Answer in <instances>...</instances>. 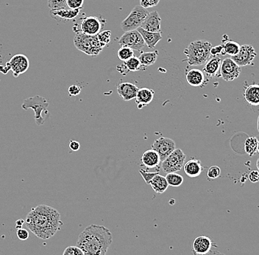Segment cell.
I'll return each mask as SVG.
<instances>
[{
    "label": "cell",
    "mask_w": 259,
    "mask_h": 255,
    "mask_svg": "<svg viewBox=\"0 0 259 255\" xmlns=\"http://www.w3.org/2000/svg\"><path fill=\"white\" fill-rule=\"evenodd\" d=\"M116 68H117L118 72H119V73L122 74V75H126L129 72V70L127 69L125 65H119L116 67Z\"/></svg>",
    "instance_id": "obj_44"
},
{
    "label": "cell",
    "mask_w": 259,
    "mask_h": 255,
    "mask_svg": "<svg viewBox=\"0 0 259 255\" xmlns=\"http://www.w3.org/2000/svg\"><path fill=\"white\" fill-rule=\"evenodd\" d=\"M257 129L259 132V118H258V120H257Z\"/></svg>",
    "instance_id": "obj_47"
},
{
    "label": "cell",
    "mask_w": 259,
    "mask_h": 255,
    "mask_svg": "<svg viewBox=\"0 0 259 255\" xmlns=\"http://www.w3.org/2000/svg\"><path fill=\"white\" fill-rule=\"evenodd\" d=\"M25 223L27 227L41 240L53 237L63 224L59 212L45 204L32 208L27 216Z\"/></svg>",
    "instance_id": "obj_1"
},
{
    "label": "cell",
    "mask_w": 259,
    "mask_h": 255,
    "mask_svg": "<svg viewBox=\"0 0 259 255\" xmlns=\"http://www.w3.org/2000/svg\"><path fill=\"white\" fill-rule=\"evenodd\" d=\"M98 38L100 41L101 45L103 48L106 45H109L111 41V36H112V32L110 31H102L100 34H98Z\"/></svg>",
    "instance_id": "obj_32"
},
{
    "label": "cell",
    "mask_w": 259,
    "mask_h": 255,
    "mask_svg": "<svg viewBox=\"0 0 259 255\" xmlns=\"http://www.w3.org/2000/svg\"><path fill=\"white\" fill-rule=\"evenodd\" d=\"M63 255H85V254L78 246H71L64 250Z\"/></svg>",
    "instance_id": "obj_36"
},
{
    "label": "cell",
    "mask_w": 259,
    "mask_h": 255,
    "mask_svg": "<svg viewBox=\"0 0 259 255\" xmlns=\"http://www.w3.org/2000/svg\"><path fill=\"white\" fill-rule=\"evenodd\" d=\"M155 91L149 88H139L136 93V102L138 109H141L150 103L154 98Z\"/></svg>",
    "instance_id": "obj_20"
},
{
    "label": "cell",
    "mask_w": 259,
    "mask_h": 255,
    "mask_svg": "<svg viewBox=\"0 0 259 255\" xmlns=\"http://www.w3.org/2000/svg\"><path fill=\"white\" fill-rule=\"evenodd\" d=\"M161 25H162V18L160 15L157 11H154L149 13L141 28L149 32H162Z\"/></svg>",
    "instance_id": "obj_16"
},
{
    "label": "cell",
    "mask_w": 259,
    "mask_h": 255,
    "mask_svg": "<svg viewBox=\"0 0 259 255\" xmlns=\"http://www.w3.org/2000/svg\"><path fill=\"white\" fill-rule=\"evenodd\" d=\"M159 56V51H155L153 52H142L139 55V59L141 64L145 68L154 65L157 61Z\"/></svg>",
    "instance_id": "obj_26"
},
{
    "label": "cell",
    "mask_w": 259,
    "mask_h": 255,
    "mask_svg": "<svg viewBox=\"0 0 259 255\" xmlns=\"http://www.w3.org/2000/svg\"><path fill=\"white\" fill-rule=\"evenodd\" d=\"M160 1L161 0H139L141 6L146 9L156 6Z\"/></svg>",
    "instance_id": "obj_38"
},
{
    "label": "cell",
    "mask_w": 259,
    "mask_h": 255,
    "mask_svg": "<svg viewBox=\"0 0 259 255\" xmlns=\"http://www.w3.org/2000/svg\"><path fill=\"white\" fill-rule=\"evenodd\" d=\"M81 10H72L69 8L50 10V16L59 22H69L79 16Z\"/></svg>",
    "instance_id": "obj_14"
},
{
    "label": "cell",
    "mask_w": 259,
    "mask_h": 255,
    "mask_svg": "<svg viewBox=\"0 0 259 255\" xmlns=\"http://www.w3.org/2000/svg\"><path fill=\"white\" fill-rule=\"evenodd\" d=\"M186 156L184 152L176 148L168 157L162 162V168L165 173H176L183 168Z\"/></svg>",
    "instance_id": "obj_8"
},
{
    "label": "cell",
    "mask_w": 259,
    "mask_h": 255,
    "mask_svg": "<svg viewBox=\"0 0 259 255\" xmlns=\"http://www.w3.org/2000/svg\"><path fill=\"white\" fill-rule=\"evenodd\" d=\"M220 55H226L224 51H223V45L212 47L211 49H210V55L211 56H220Z\"/></svg>",
    "instance_id": "obj_39"
},
{
    "label": "cell",
    "mask_w": 259,
    "mask_h": 255,
    "mask_svg": "<svg viewBox=\"0 0 259 255\" xmlns=\"http://www.w3.org/2000/svg\"><path fill=\"white\" fill-rule=\"evenodd\" d=\"M124 65L129 70V72H137V71L146 70V68L141 64L140 61L137 57L133 56L130 59L127 60L124 62Z\"/></svg>",
    "instance_id": "obj_27"
},
{
    "label": "cell",
    "mask_w": 259,
    "mask_h": 255,
    "mask_svg": "<svg viewBox=\"0 0 259 255\" xmlns=\"http://www.w3.org/2000/svg\"><path fill=\"white\" fill-rule=\"evenodd\" d=\"M258 152H259V144H258Z\"/></svg>",
    "instance_id": "obj_49"
},
{
    "label": "cell",
    "mask_w": 259,
    "mask_h": 255,
    "mask_svg": "<svg viewBox=\"0 0 259 255\" xmlns=\"http://www.w3.org/2000/svg\"><path fill=\"white\" fill-rule=\"evenodd\" d=\"M211 48L212 45L209 41L202 40L192 41L183 51L186 58L183 60V61L187 62L190 66H201L205 65L211 56Z\"/></svg>",
    "instance_id": "obj_3"
},
{
    "label": "cell",
    "mask_w": 259,
    "mask_h": 255,
    "mask_svg": "<svg viewBox=\"0 0 259 255\" xmlns=\"http://www.w3.org/2000/svg\"><path fill=\"white\" fill-rule=\"evenodd\" d=\"M139 88L129 82H121L117 85V92L125 101H131L136 96Z\"/></svg>",
    "instance_id": "obj_17"
},
{
    "label": "cell",
    "mask_w": 259,
    "mask_h": 255,
    "mask_svg": "<svg viewBox=\"0 0 259 255\" xmlns=\"http://www.w3.org/2000/svg\"><path fill=\"white\" fill-rule=\"evenodd\" d=\"M9 70L12 71L15 78L28 71L30 67V61L28 57L23 54H17L14 55L6 64Z\"/></svg>",
    "instance_id": "obj_10"
},
{
    "label": "cell",
    "mask_w": 259,
    "mask_h": 255,
    "mask_svg": "<svg viewBox=\"0 0 259 255\" xmlns=\"http://www.w3.org/2000/svg\"><path fill=\"white\" fill-rule=\"evenodd\" d=\"M194 255H226L224 254L221 253V252H217V251L210 250V252L208 253L205 254V255H197V254H194Z\"/></svg>",
    "instance_id": "obj_45"
},
{
    "label": "cell",
    "mask_w": 259,
    "mask_h": 255,
    "mask_svg": "<svg viewBox=\"0 0 259 255\" xmlns=\"http://www.w3.org/2000/svg\"><path fill=\"white\" fill-rule=\"evenodd\" d=\"M16 236L19 240H26L29 238V232L27 229L20 228V229H17Z\"/></svg>",
    "instance_id": "obj_40"
},
{
    "label": "cell",
    "mask_w": 259,
    "mask_h": 255,
    "mask_svg": "<svg viewBox=\"0 0 259 255\" xmlns=\"http://www.w3.org/2000/svg\"><path fill=\"white\" fill-rule=\"evenodd\" d=\"M49 106L48 101L43 97L39 95H35L32 98H28L24 101L21 108L24 110L27 111L29 109H32L35 113V123L38 125H42L48 119L45 115H43V112L48 114V108Z\"/></svg>",
    "instance_id": "obj_6"
},
{
    "label": "cell",
    "mask_w": 259,
    "mask_h": 255,
    "mask_svg": "<svg viewBox=\"0 0 259 255\" xmlns=\"http://www.w3.org/2000/svg\"><path fill=\"white\" fill-rule=\"evenodd\" d=\"M74 45L78 51L92 57L99 55L104 48L101 45L97 35H85L82 33L75 34Z\"/></svg>",
    "instance_id": "obj_4"
},
{
    "label": "cell",
    "mask_w": 259,
    "mask_h": 255,
    "mask_svg": "<svg viewBox=\"0 0 259 255\" xmlns=\"http://www.w3.org/2000/svg\"><path fill=\"white\" fill-rule=\"evenodd\" d=\"M221 169L218 166H211L208 170L207 176L210 179H215L220 177Z\"/></svg>",
    "instance_id": "obj_34"
},
{
    "label": "cell",
    "mask_w": 259,
    "mask_h": 255,
    "mask_svg": "<svg viewBox=\"0 0 259 255\" xmlns=\"http://www.w3.org/2000/svg\"><path fill=\"white\" fill-rule=\"evenodd\" d=\"M256 167H257L258 170L259 171V159H258L257 162H256Z\"/></svg>",
    "instance_id": "obj_48"
},
{
    "label": "cell",
    "mask_w": 259,
    "mask_h": 255,
    "mask_svg": "<svg viewBox=\"0 0 259 255\" xmlns=\"http://www.w3.org/2000/svg\"><path fill=\"white\" fill-rule=\"evenodd\" d=\"M183 170L189 177L195 178L201 174L204 168L202 166L201 162L199 159L192 158L184 164Z\"/></svg>",
    "instance_id": "obj_21"
},
{
    "label": "cell",
    "mask_w": 259,
    "mask_h": 255,
    "mask_svg": "<svg viewBox=\"0 0 259 255\" xmlns=\"http://www.w3.org/2000/svg\"><path fill=\"white\" fill-rule=\"evenodd\" d=\"M244 98L250 105H259V85L253 84L247 86L244 92Z\"/></svg>",
    "instance_id": "obj_24"
},
{
    "label": "cell",
    "mask_w": 259,
    "mask_h": 255,
    "mask_svg": "<svg viewBox=\"0 0 259 255\" xmlns=\"http://www.w3.org/2000/svg\"><path fill=\"white\" fill-rule=\"evenodd\" d=\"M258 144H259V141L255 136H250L246 139L244 142V150L250 157L254 156L257 152Z\"/></svg>",
    "instance_id": "obj_28"
},
{
    "label": "cell",
    "mask_w": 259,
    "mask_h": 255,
    "mask_svg": "<svg viewBox=\"0 0 259 255\" xmlns=\"http://www.w3.org/2000/svg\"><path fill=\"white\" fill-rule=\"evenodd\" d=\"M112 241L113 236L108 228L92 224L80 234L76 246L85 255H105Z\"/></svg>",
    "instance_id": "obj_2"
},
{
    "label": "cell",
    "mask_w": 259,
    "mask_h": 255,
    "mask_svg": "<svg viewBox=\"0 0 259 255\" xmlns=\"http://www.w3.org/2000/svg\"><path fill=\"white\" fill-rule=\"evenodd\" d=\"M149 185L152 187L153 190L159 194L164 193L169 187L166 178L164 176H161L160 174L156 175L149 182Z\"/></svg>",
    "instance_id": "obj_25"
},
{
    "label": "cell",
    "mask_w": 259,
    "mask_h": 255,
    "mask_svg": "<svg viewBox=\"0 0 259 255\" xmlns=\"http://www.w3.org/2000/svg\"><path fill=\"white\" fill-rule=\"evenodd\" d=\"M25 221L21 220V219H20V220L16 221V225L17 229H20V228L22 227V225L24 224V223H25Z\"/></svg>",
    "instance_id": "obj_46"
},
{
    "label": "cell",
    "mask_w": 259,
    "mask_h": 255,
    "mask_svg": "<svg viewBox=\"0 0 259 255\" xmlns=\"http://www.w3.org/2000/svg\"><path fill=\"white\" fill-rule=\"evenodd\" d=\"M83 4L84 0H66V5L72 10H81Z\"/></svg>",
    "instance_id": "obj_35"
},
{
    "label": "cell",
    "mask_w": 259,
    "mask_h": 255,
    "mask_svg": "<svg viewBox=\"0 0 259 255\" xmlns=\"http://www.w3.org/2000/svg\"><path fill=\"white\" fill-rule=\"evenodd\" d=\"M240 49V45L236 41L228 40L223 44V51H224L226 55H228L231 57L234 56L238 53Z\"/></svg>",
    "instance_id": "obj_29"
},
{
    "label": "cell",
    "mask_w": 259,
    "mask_h": 255,
    "mask_svg": "<svg viewBox=\"0 0 259 255\" xmlns=\"http://www.w3.org/2000/svg\"><path fill=\"white\" fill-rule=\"evenodd\" d=\"M69 147L72 152H78L81 148V144L78 141L72 140L69 142Z\"/></svg>",
    "instance_id": "obj_43"
},
{
    "label": "cell",
    "mask_w": 259,
    "mask_h": 255,
    "mask_svg": "<svg viewBox=\"0 0 259 255\" xmlns=\"http://www.w3.org/2000/svg\"><path fill=\"white\" fill-rule=\"evenodd\" d=\"M213 243L210 240V238L207 236H200L196 238L194 240L192 248L193 253L197 255H205L211 250Z\"/></svg>",
    "instance_id": "obj_18"
},
{
    "label": "cell",
    "mask_w": 259,
    "mask_h": 255,
    "mask_svg": "<svg viewBox=\"0 0 259 255\" xmlns=\"http://www.w3.org/2000/svg\"><path fill=\"white\" fill-rule=\"evenodd\" d=\"M242 69L231 58H225L220 67V76L226 81L236 79L241 74Z\"/></svg>",
    "instance_id": "obj_12"
},
{
    "label": "cell",
    "mask_w": 259,
    "mask_h": 255,
    "mask_svg": "<svg viewBox=\"0 0 259 255\" xmlns=\"http://www.w3.org/2000/svg\"><path fill=\"white\" fill-rule=\"evenodd\" d=\"M48 7L50 10L68 8L66 0H48Z\"/></svg>",
    "instance_id": "obj_33"
},
{
    "label": "cell",
    "mask_w": 259,
    "mask_h": 255,
    "mask_svg": "<svg viewBox=\"0 0 259 255\" xmlns=\"http://www.w3.org/2000/svg\"><path fill=\"white\" fill-rule=\"evenodd\" d=\"M139 173H140L141 176L143 178L145 182H146V184L149 185V182H151V180L156 176V175L159 174V172L156 173V172H153V173H150V172L146 171V170H139Z\"/></svg>",
    "instance_id": "obj_37"
},
{
    "label": "cell",
    "mask_w": 259,
    "mask_h": 255,
    "mask_svg": "<svg viewBox=\"0 0 259 255\" xmlns=\"http://www.w3.org/2000/svg\"><path fill=\"white\" fill-rule=\"evenodd\" d=\"M119 44L136 51H142L145 45V41L137 30L125 32L119 38Z\"/></svg>",
    "instance_id": "obj_9"
},
{
    "label": "cell",
    "mask_w": 259,
    "mask_h": 255,
    "mask_svg": "<svg viewBox=\"0 0 259 255\" xmlns=\"http://www.w3.org/2000/svg\"><path fill=\"white\" fill-rule=\"evenodd\" d=\"M106 20L102 17H84L76 21L73 31L76 34L82 33L85 35H97L102 32Z\"/></svg>",
    "instance_id": "obj_5"
},
{
    "label": "cell",
    "mask_w": 259,
    "mask_h": 255,
    "mask_svg": "<svg viewBox=\"0 0 259 255\" xmlns=\"http://www.w3.org/2000/svg\"><path fill=\"white\" fill-rule=\"evenodd\" d=\"M139 34L142 35L145 45L149 48V49H154L157 44L162 39V32H149L145 31L142 28H139L137 29Z\"/></svg>",
    "instance_id": "obj_22"
},
{
    "label": "cell",
    "mask_w": 259,
    "mask_h": 255,
    "mask_svg": "<svg viewBox=\"0 0 259 255\" xmlns=\"http://www.w3.org/2000/svg\"><path fill=\"white\" fill-rule=\"evenodd\" d=\"M117 55L120 61L125 62L127 60L134 56V51L128 47L122 46L118 51Z\"/></svg>",
    "instance_id": "obj_31"
},
{
    "label": "cell",
    "mask_w": 259,
    "mask_h": 255,
    "mask_svg": "<svg viewBox=\"0 0 259 255\" xmlns=\"http://www.w3.org/2000/svg\"><path fill=\"white\" fill-rule=\"evenodd\" d=\"M81 87L78 85H72V86H69V95L70 96H77V95H80L81 92Z\"/></svg>",
    "instance_id": "obj_41"
},
{
    "label": "cell",
    "mask_w": 259,
    "mask_h": 255,
    "mask_svg": "<svg viewBox=\"0 0 259 255\" xmlns=\"http://www.w3.org/2000/svg\"><path fill=\"white\" fill-rule=\"evenodd\" d=\"M249 179L253 183L259 182V171L258 170H252L249 174Z\"/></svg>",
    "instance_id": "obj_42"
},
{
    "label": "cell",
    "mask_w": 259,
    "mask_h": 255,
    "mask_svg": "<svg viewBox=\"0 0 259 255\" xmlns=\"http://www.w3.org/2000/svg\"><path fill=\"white\" fill-rule=\"evenodd\" d=\"M166 182L169 186L180 187L183 183V178L181 175L176 173H167L166 176Z\"/></svg>",
    "instance_id": "obj_30"
},
{
    "label": "cell",
    "mask_w": 259,
    "mask_h": 255,
    "mask_svg": "<svg viewBox=\"0 0 259 255\" xmlns=\"http://www.w3.org/2000/svg\"><path fill=\"white\" fill-rule=\"evenodd\" d=\"M222 58L220 56L210 57L205 64L203 72L207 77H217L220 75V67H221Z\"/></svg>",
    "instance_id": "obj_19"
},
{
    "label": "cell",
    "mask_w": 259,
    "mask_h": 255,
    "mask_svg": "<svg viewBox=\"0 0 259 255\" xmlns=\"http://www.w3.org/2000/svg\"><path fill=\"white\" fill-rule=\"evenodd\" d=\"M142 162L146 168H157L161 163L160 156L156 151L149 149L142 154Z\"/></svg>",
    "instance_id": "obj_23"
},
{
    "label": "cell",
    "mask_w": 259,
    "mask_h": 255,
    "mask_svg": "<svg viewBox=\"0 0 259 255\" xmlns=\"http://www.w3.org/2000/svg\"><path fill=\"white\" fill-rule=\"evenodd\" d=\"M149 12L146 8L141 5H136L129 15L122 21L120 26L124 32L136 31L141 28L145 20L146 19Z\"/></svg>",
    "instance_id": "obj_7"
},
{
    "label": "cell",
    "mask_w": 259,
    "mask_h": 255,
    "mask_svg": "<svg viewBox=\"0 0 259 255\" xmlns=\"http://www.w3.org/2000/svg\"><path fill=\"white\" fill-rule=\"evenodd\" d=\"M152 149L156 151L160 156L161 162H163L176 149V144L173 139L168 137H161L154 141Z\"/></svg>",
    "instance_id": "obj_11"
},
{
    "label": "cell",
    "mask_w": 259,
    "mask_h": 255,
    "mask_svg": "<svg viewBox=\"0 0 259 255\" xmlns=\"http://www.w3.org/2000/svg\"><path fill=\"white\" fill-rule=\"evenodd\" d=\"M188 84L194 87H204L209 83V78L203 71L198 69H192L186 74Z\"/></svg>",
    "instance_id": "obj_15"
},
{
    "label": "cell",
    "mask_w": 259,
    "mask_h": 255,
    "mask_svg": "<svg viewBox=\"0 0 259 255\" xmlns=\"http://www.w3.org/2000/svg\"><path fill=\"white\" fill-rule=\"evenodd\" d=\"M256 56L257 53L251 45H244L240 46L238 53L231 57V58L236 63V65L241 68L251 65Z\"/></svg>",
    "instance_id": "obj_13"
}]
</instances>
